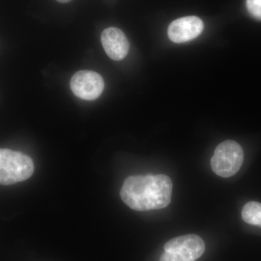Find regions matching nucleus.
I'll return each mask as SVG.
<instances>
[{
  "instance_id": "6",
  "label": "nucleus",
  "mask_w": 261,
  "mask_h": 261,
  "mask_svg": "<svg viewBox=\"0 0 261 261\" xmlns=\"http://www.w3.org/2000/svg\"><path fill=\"white\" fill-rule=\"evenodd\" d=\"M203 28V22L198 17H183L170 24L168 37L175 43L187 42L198 37Z\"/></svg>"
},
{
  "instance_id": "4",
  "label": "nucleus",
  "mask_w": 261,
  "mask_h": 261,
  "mask_svg": "<svg viewBox=\"0 0 261 261\" xmlns=\"http://www.w3.org/2000/svg\"><path fill=\"white\" fill-rule=\"evenodd\" d=\"M70 87L77 97L84 100H94L102 94L105 83L99 73L92 70H84L73 75Z\"/></svg>"
},
{
  "instance_id": "2",
  "label": "nucleus",
  "mask_w": 261,
  "mask_h": 261,
  "mask_svg": "<svg viewBox=\"0 0 261 261\" xmlns=\"http://www.w3.org/2000/svg\"><path fill=\"white\" fill-rule=\"evenodd\" d=\"M34 171V162L27 154L0 148V185H12L28 179Z\"/></svg>"
},
{
  "instance_id": "5",
  "label": "nucleus",
  "mask_w": 261,
  "mask_h": 261,
  "mask_svg": "<svg viewBox=\"0 0 261 261\" xmlns=\"http://www.w3.org/2000/svg\"><path fill=\"white\" fill-rule=\"evenodd\" d=\"M166 252H172L190 260H196L203 255L205 243L196 234H187L169 240L165 245Z\"/></svg>"
},
{
  "instance_id": "10",
  "label": "nucleus",
  "mask_w": 261,
  "mask_h": 261,
  "mask_svg": "<svg viewBox=\"0 0 261 261\" xmlns=\"http://www.w3.org/2000/svg\"><path fill=\"white\" fill-rule=\"evenodd\" d=\"M160 261H195V260H187V259L184 258L183 257L180 256V255H176V254L172 253V252H166L163 253L161 255Z\"/></svg>"
},
{
  "instance_id": "11",
  "label": "nucleus",
  "mask_w": 261,
  "mask_h": 261,
  "mask_svg": "<svg viewBox=\"0 0 261 261\" xmlns=\"http://www.w3.org/2000/svg\"><path fill=\"white\" fill-rule=\"evenodd\" d=\"M57 1L61 3H68L71 1V0H57Z\"/></svg>"
},
{
  "instance_id": "9",
  "label": "nucleus",
  "mask_w": 261,
  "mask_h": 261,
  "mask_svg": "<svg viewBox=\"0 0 261 261\" xmlns=\"http://www.w3.org/2000/svg\"><path fill=\"white\" fill-rule=\"evenodd\" d=\"M247 10L254 18L261 20V0H247Z\"/></svg>"
},
{
  "instance_id": "1",
  "label": "nucleus",
  "mask_w": 261,
  "mask_h": 261,
  "mask_svg": "<svg viewBox=\"0 0 261 261\" xmlns=\"http://www.w3.org/2000/svg\"><path fill=\"white\" fill-rule=\"evenodd\" d=\"M172 190V181L166 175L132 176L123 182L120 195L133 210H159L171 203Z\"/></svg>"
},
{
  "instance_id": "3",
  "label": "nucleus",
  "mask_w": 261,
  "mask_h": 261,
  "mask_svg": "<svg viewBox=\"0 0 261 261\" xmlns=\"http://www.w3.org/2000/svg\"><path fill=\"white\" fill-rule=\"evenodd\" d=\"M244 161L241 146L232 140H226L217 146L211 159L213 171L221 177L228 178L240 171Z\"/></svg>"
},
{
  "instance_id": "8",
  "label": "nucleus",
  "mask_w": 261,
  "mask_h": 261,
  "mask_svg": "<svg viewBox=\"0 0 261 261\" xmlns=\"http://www.w3.org/2000/svg\"><path fill=\"white\" fill-rule=\"evenodd\" d=\"M242 217L247 224L261 227V203L250 202L244 206Z\"/></svg>"
},
{
  "instance_id": "7",
  "label": "nucleus",
  "mask_w": 261,
  "mask_h": 261,
  "mask_svg": "<svg viewBox=\"0 0 261 261\" xmlns=\"http://www.w3.org/2000/svg\"><path fill=\"white\" fill-rule=\"evenodd\" d=\"M101 42L108 57L113 61H121L128 55L129 43L119 29L110 27L105 29L101 35Z\"/></svg>"
}]
</instances>
